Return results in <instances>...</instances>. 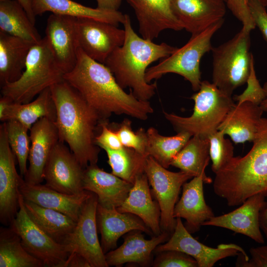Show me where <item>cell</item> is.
Here are the masks:
<instances>
[{
  "mask_svg": "<svg viewBox=\"0 0 267 267\" xmlns=\"http://www.w3.org/2000/svg\"><path fill=\"white\" fill-rule=\"evenodd\" d=\"M64 80L105 120L112 114L146 120L154 112L149 101L138 99L131 89L125 92L104 64L90 58L80 47L75 67L64 74Z\"/></svg>",
  "mask_w": 267,
  "mask_h": 267,
  "instance_id": "obj_1",
  "label": "cell"
},
{
  "mask_svg": "<svg viewBox=\"0 0 267 267\" xmlns=\"http://www.w3.org/2000/svg\"><path fill=\"white\" fill-rule=\"evenodd\" d=\"M59 140L66 143L84 168L96 164L100 152L95 142L106 121L64 80L52 85Z\"/></svg>",
  "mask_w": 267,
  "mask_h": 267,
  "instance_id": "obj_2",
  "label": "cell"
},
{
  "mask_svg": "<svg viewBox=\"0 0 267 267\" xmlns=\"http://www.w3.org/2000/svg\"><path fill=\"white\" fill-rule=\"evenodd\" d=\"M123 24L125 33L124 43L110 54L104 64L123 89L129 88L138 99L149 101L155 93L157 85L146 81L147 67L169 56L177 48L165 43L156 44L139 37L133 29L128 14H125Z\"/></svg>",
  "mask_w": 267,
  "mask_h": 267,
  "instance_id": "obj_3",
  "label": "cell"
},
{
  "mask_svg": "<svg viewBox=\"0 0 267 267\" xmlns=\"http://www.w3.org/2000/svg\"><path fill=\"white\" fill-rule=\"evenodd\" d=\"M250 150L233 157L215 174L213 190L229 206H239L250 197L267 192V118L260 119Z\"/></svg>",
  "mask_w": 267,
  "mask_h": 267,
  "instance_id": "obj_4",
  "label": "cell"
},
{
  "mask_svg": "<svg viewBox=\"0 0 267 267\" xmlns=\"http://www.w3.org/2000/svg\"><path fill=\"white\" fill-rule=\"evenodd\" d=\"M65 74L44 36L31 46L21 77L0 87L1 93L14 102L28 103L44 89L64 80Z\"/></svg>",
  "mask_w": 267,
  "mask_h": 267,
  "instance_id": "obj_5",
  "label": "cell"
},
{
  "mask_svg": "<svg viewBox=\"0 0 267 267\" xmlns=\"http://www.w3.org/2000/svg\"><path fill=\"white\" fill-rule=\"evenodd\" d=\"M190 99L194 101L192 114L187 117L163 111L165 119L177 132H185L192 136L208 137L218 127L235 105L232 96L221 91L213 83L201 82L199 89Z\"/></svg>",
  "mask_w": 267,
  "mask_h": 267,
  "instance_id": "obj_6",
  "label": "cell"
},
{
  "mask_svg": "<svg viewBox=\"0 0 267 267\" xmlns=\"http://www.w3.org/2000/svg\"><path fill=\"white\" fill-rule=\"evenodd\" d=\"M251 31L243 27L229 40L213 47L212 83L224 93L246 83L254 59L250 52Z\"/></svg>",
  "mask_w": 267,
  "mask_h": 267,
  "instance_id": "obj_7",
  "label": "cell"
},
{
  "mask_svg": "<svg viewBox=\"0 0 267 267\" xmlns=\"http://www.w3.org/2000/svg\"><path fill=\"white\" fill-rule=\"evenodd\" d=\"M224 19L214 24L205 30L191 35L189 41L169 56L163 58L156 65L146 71V81L150 82L167 73H175L183 77L191 84L192 89L197 91L201 83L200 64L202 57L211 51V40L222 27Z\"/></svg>",
  "mask_w": 267,
  "mask_h": 267,
  "instance_id": "obj_8",
  "label": "cell"
},
{
  "mask_svg": "<svg viewBox=\"0 0 267 267\" xmlns=\"http://www.w3.org/2000/svg\"><path fill=\"white\" fill-rule=\"evenodd\" d=\"M19 193V209L9 226L19 236L25 249L44 267H65L69 253L63 244L49 237L30 218Z\"/></svg>",
  "mask_w": 267,
  "mask_h": 267,
  "instance_id": "obj_9",
  "label": "cell"
},
{
  "mask_svg": "<svg viewBox=\"0 0 267 267\" xmlns=\"http://www.w3.org/2000/svg\"><path fill=\"white\" fill-rule=\"evenodd\" d=\"M144 170L152 188V194L160 208L162 231L172 235L176 224L174 210L180 189L185 182L193 178L181 171L173 172L168 170L151 156L146 158Z\"/></svg>",
  "mask_w": 267,
  "mask_h": 267,
  "instance_id": "obj_10",
  "label": "cell"
},
{
  "mask_svg": "<svg viewBox=\"0 0 267 267\" xmlns=\"http://www.w3.org/2000/svg\"><path fill=\"white\" fill-rule=\"evenodd\" d=\"M98 204L96 195L92 193L83 207L74 230L63 245L69 254L75 252L83 256L91 267H108L97 235Z\"/></svg>",
  "mask_w": 267,
  "mask_h": 267,
  "instance_id": "obj_11",
  "label": "cell"
},
{
  "mask_svg": "<svg viewBox=\"0 0 267 267\" xmlns=\"http://www.w3.org/2000/svg\"><path fill=\"white\" fill-rule=\"evenodd\" d=\"M84 170L70 148L59 141L51 151L44 168L45 184L63 193H80L85 190Z\"/></svg>",
  "mask_w": 267,
  "mask_h": 267,
  "instance_id": "obj_12",
  "label": "cell"
},
{
  "mask_svg": "<svg viewBox=\"0 0 267 267\" xmlns=\"http://www.w3.org/2000/svg\"><path fill=\"white\" fill-rule=\"evenodd\" d=\"M155 250L158 253L169 250L183 252L194 258L198 267H212L219 260L240 253L249 259L243 249L235 244H221L215 248L201 243L191 235L179 218H176L175 230L167 242L159 245Z\"/></svg>",
  "mask_w": 267,
  "mask_h": 267,
  "instance_id": "obj_13",
  "label": "cell"
},
{
  "mask_svg": "<svg viewBox=\"0 0 267 267\" xmlns=\"http://www.w3.org/2000/svg\"><path fill=\"white\" fill-rule=\"evenodd\" d=\"M79 47L90 58L104 64L108 57L124 42V29L107 22L76 18Z\"/></svg>",
  "mask_w": 267,
  "mask_h": 267,
  "instance_id": "obj_14",
  "label": "cell"
},
{
  "mask_svg": "<svg viewBox=\"0 0 267 267\" xmlns=\"http://www.w3.org/2000/svg\"><path fill=\"white\" fill-rule=\"evenodd\" d=\"M15 156L9 144L6 124L0 125V221L10 225L19 209V185L23 177L15 166Z\"/></svg>",
  "mask_w": 267,
  "mask_h": 267,
  "instance_id": "obj_15",
  "label": "cell"
},
{
  "mask_svg": "<svg viewBox=\"0 0 267 267\" xmlns=\"http://www.w3.org/2000/svg\"><path fill=\"white\" fill-rule=\"evenodd\" d=\"M267 192L255 194L247 199L235 210L224 215L214 216L203 225L222 227L246 235L255 242L264 244L260 225L261 211L267 206Z\"/></svg>",
  "mask_w": 267,
  "mask_h": 267,
  "instance_id": "obj_16",
  "label": "cell"
},
{
  "mask_svg": "<svg viewBox=\"0 0 267 267\" xmlns=\"http://www.w3.org/2000/svg\"><path fill=\"white\" fill-rule=\"evenodd\" d=\"M76 18L52 13L46 22L45 37L47 38L56 59L66 73L75 67L79 47Z\"/></svg>",
  "mask_w": 267,
  "mask_h": 267,
  "instance_id": "obj_17",
  "label": "cell"
},
{
  "mask_svg": "<svg viewBox=\"0 0 267 267\" xmlns=\"http://www.w3.org/2000/svg\"><path fill=\"white\" fill-rule=\"evenodd\" d=\"M134 9L139 32L144 39L153 41L164 30L183 29L174 12L172 0H126Z\"/></svg>",
  "mask_w": 267,
  "mask_h": 267,
  "instance_id": "obj_18",
  "label": "cell"
},
{
  "mask_svg": "<svg viewBox=\"0 0 267 267\" xmlns=\"http://www.w3.org/2000/svg\"><path fill=\"white\" fill-rule=\"evenodd\" d=\"M29 131V166L24 180L29 184H37L44 180L45 164L53 148L60 141L59 137L55 122L46 118L40 119Z\"/></svg>",
  "mask_w": 267,
  "mask_h": 267,
  "instance_id": "obj_19",
  "label": "cell"
},
{
  "mask_svg": "<svg viewBox=\"0 0 267 267\" xmlns=\"http://www.w3.org/2000/svg\"><path fill=\"white\" fill-rule=\"evenodd\" d=\"M172 2L176 17L191 35L223 19L227 6L223 0H172Z\"/></svg>",
  "mask_w": 267,
  "mask_h": 267,
  "instance_id": "obj_20",
  "label": "cell"
},
{
  "mask_svg": "<svg viewBox=\"0 0 267 267\" xmlns=\"http://www.w3.org/2000/svg\"><path fill=\"white\" fill-rule=\"evenodd\" d=\"M19 191L25 200L42 207L62 213L76 222L91 192L85 190L76 194H67L54 190L45 184H31L22 178Z\"/></svg>",
  "mask_w": 267,
  "mask_h": 267,
  "instance_id": "obj_21",
  "label": "cell"
},
{
  "mask_svg": "<svg viewBox=\"0 0 267 267\" xmlns=\"http://www.w3.org/2000/svg\"><path fill=\"white\" fill-rule=\"evenodd\" d=\"M133 183L112 173L104 171L96 164L84 170L83 187L95 194L98 204L107 208H117L128 196Z\"/></svg>",
  "mask_w": 267,
  "mask_h": 267,
  "instance_id": "obj_22",
  "label": "cell"
},
{
  "mask_svg": "<svg viewBox=\"0 0 267 267\" xmlns=\"http://www.w3.org/2000/svg\"><path fill=\"white\" fill-rule=\"evenodd\" d=\"M203 176L193 177L182 185L181 196L175 205L173 216L184 219L185 227L190 233L198 231L203 224L215 216L212 209L205 200Z\"/></svg>",
  "mask_w": 267,
  "mask_h": 267,
  "instance_id": "obj_23",
  "label": "cell"
},
{
  "mask_svg": "<svg viewBox=\"0 0 267 267\" xmlns=\"http://www.w3.org/2000/svg\"><path fill=\"white\" fill-rule=\"evenodd\" d=\"M96 220L101 234L100 244L105 254L116 249L118 239L126 233L135 230L152 233L138 217L120 212L115 208H107L98 204Z\"/></svg>",
  "mask_w": 267,
  "mask_h": 267,
  "instance_id": "obj_24",
  "label": "cell"
},
{
  "mask_svg": "<svg viewBox=\"0 0 267 267\" xmlns=\"http://www.w3.org/2000/svg\"><path fill=\"white\" fill-rule=\"evenodd\" d=\"M171 234L163 231L150 239L144 238L140 230L131 231L124 237L123 243L118 248L105 254L109 266L119 267L126 263H134L148 266L153 250L160 244L167 241Z\"/></svg>",
  "mask_w": 267,
  "mask_h": 267,
  "instance_id": "obj_25",
  "label": "cell"
},
{
  "mask_svg": "<svg viewBox=\"0 0 267 267\" xmlns=\"http://www.w3.org/2000/svg\"><path fill=\"white\" fill-rule=\"evenodd\" d=\"M152 196L147 177L145 173H142L136 177L128 196L117 209L138 217L155 235H158L163 232L160 226V208Z\"/></svg>",
  "mask_w": 267,
  "mask_h": 267,
  "instance_id": "obj_26",
  "label": "cell"
},
{
  "mask_svg": "<svg viewBox=\"0 0 267 267\" xmlns=\"http://www.w3.org/2000/svg\"><path fill=\"white\" fill-rule=\"evenodd\" d=\"M264 111L260 105L246 101L235 105L229 111L218 127L235 144L253 141Z\"/></svg>",
  "mask_w": 267,
  "mask_h": 267,
  "instance_id": "obj_27",
  "label": "cell"
},
{
  "mask_svg": "<svg viewBox=\"0 0 267 267\" xmlns=\"http://www.w3.org/2000/svg\"><path fill=\"white\" fill-rule=\"evenodd\" d=\"M35 44L0 32V86L17 81L25 67L29 50Z\"/></svg>",
  "mask_w": 267,
  "mask_h": 267,
  "instance_id": "obj_28",
  "label": "cell"
},
{
  "mask_svg": "<svg viewBox=\"0 0 267 267\" xmlns=\"http://www.w3.org/2000/svg\"><path fill=\"white\" fill-rule=\"evenodd\" d=\"M35 15L49 11L54 14L75 18H86L99 20L118 26L123 24L125 14L118 11H107L82 5L72 0H33Z\"/></svg>",
  "mask_w": 267,
  "mask_h": 267,
  "instance_id": "obj_29",
  "label": "cell"
},
{
  "mask_svg": "<svg viewBox=\"0 0 267 267\" xmlns=\"http://www.w3.org/2000/svg\"><path fill=\"white\" fill-rule=\"evenodd\" d=\"M43 118L54 122L56 119V107L50 88L43 90L29 102L22 104L12 101L0 114V120L2 122L15 120L29 130L35 123Z\"/></svg>",
  "mask_w": 267,
  "mask_h": 267,
  "instance_id": "obj_30",
  "label": "cell"
},
{
  "mask_svg": "<svg viewBox=\"0 0 267 267\" xmlns=\"http://www.w3.org/2000/svg\"><path fill=\"white\" fill-rule=\"evenodd\" d=\"M210 160L208 138L193 135L172 160L171 166L180 170L192 178L202 176L205 183L212 182L205 169Z\"/></svg>",
  "mask_w": 267,
  "mask_h": 267,
  "instance_id": "obj_31",
  "label": "cell"
},
{
  "mask_svg": "<svg viewBox=\"0 0 267 267\" xmlns=\"http://www.w3.org/2000/svg\"><path fill=\"white\" fill-rule=\"evenodd\" d=\"M24 200L26 210L32 221L52 239L63 244L77 222L59 211Z\"/></svg>",
  "mask_w": 267,
  "mask_h": 267,
  "instance_id": "obj_32",
  "label": "cell"
},
{
  "mask_svg": "<svg viewBox=\"0 0 267 267\" xmlns=\"http://www.w3.org/2000/svg\"><path fill=\"white\" fill-rule=\"evenodd\" d=\"M0 32L33 43L42 38L17 0L0 1Z\"/></svg>",
  "mask_w": 267,
  "mask_h": 267,
  "instance_id": "obj_33",
  "label": "cell"
},
{
  "mask_svg": "<svg viewBox=\"0 0 267 267\" xmlns=\"http://www.w3.org/2000/svg\"><path fill=\"white\" fill-rule=\"evenodd\" d=\"M146 155L151 156L159 164L168 168L180 150L192 135L187 132H180L173 136H163L154 127L146 131Z\"/></svg>",
  "mask_w": 267,
  "mask_h": 267,
  "instance_id": "obj_34",
  "label": "cell"
},
{
  "mask_svg": "<svg viewBox=\"0 0 267 267\" xmlns=\"http://www.w3.org/2000/svg\"><path fill=\"white\" fill-rule=\"evenodd\" d=\"M43 264L23 246L19 236L9 226L0 227V267H43Z\"/></svg>",
  "mask_w": 267,
  "mask_h": 267,
  "instance_id": "obj_35",
  "label": "cell"
},
{
  "mask_svg": "<svg viewBox=\"0 0 267 267\" xmlns=\"http://www.w3.org/2000/svg\"><path fill=\"white\" fill-rule=\"evenodd\" d=\"M112 173L121 178L134 183L136 177L144 173V167L147 157L135 150L123 147L118 150L104 149Z\"/></svg>",
  "mask_w": 267,
  "mask_h": 267,
  "instance_id": "obj_36",
  "label": "cell"
},
{
  "mask_svg": "<svg viewBox=\"0 0 267 267\" xmlns=\"http://www.w3.org/2000/svg\"><path fill=\"white\" fill-rule=\"evenodd\" d=\"M5 123L9 144L17 160L20 175L24 177L28 169L27 163L30 148L31 141L28 134L29 130L15 120Z\"/></svg>",
  "mask_w": 267,
  "mask_h": 267,
  "instance_id": "obj_37",
  "label": "cell"
},
{
  "mask_svg": "<svg viewBox=\"0 0 267 267\" xmlns=\"http://www.w3.org/2000/svg\"><path fill=\"white\" fill-rule=\"evenodd\" d=\"M224 136L222 132L218 130L208 137L211 168L215 174L225 166L234 155L232 143Z\"/></svg>",
  "mask_w": 267,
  "mask_h": 267,
  "instance_id": "obj_38",
  "label": "cell"
},
{
  "mask_svg": "<svg viewBox=\"0 0 267 267\" xmlns=\"http://www.w3.org/2000/svg\"><path fill=\"white\" fill-rule=\"evenodd\" d=\"M110 127L118 135L122 145L126 147L132 148L142 155H146L147 144L146 131L142 128L134 132L132 128V121L124 119L121 123H112Z\"/></svg>",
  "mask_w": 267,
  "mask_h": 267,
  "instance_id": "obj_39",
  "label": "cell"
},
{
  "mask_svg": "<svg viewBox=\"0 0 267 267\" xmlns=\"http://www.w3.org/2000/svg\"><path fill=\"white\" fill-rule=\"evenodd\" d=\"M246 83V89L240 94L234 95L233 100L236 101L238 104L249 101L260 105L265 99L266 95L256 74L254 59L251 63L250 72Z\"/></svg>",
  "mask_w": 267,
  "mask_h": 267,
  "instance_id": "obj_40",
  "label": "cell"
},
{
  "mask_svg": "<svg viewBox=\"0 0 267 267\" xmlns=\"http://www.w3.org/2000/svg\"><path fill=\"white\" fill-rule=\"evenodd\" d=\"M153 265L155 267H198L196 260L183 252L176 250L159 253Z\"/></svg>",
  "mask_w": 267,
  "mask_h": 267,
  "instance_id": "obj_41",
  "label": "cell"
},
{
  "mask_svg": "<svg viewBox=\"0 0 267 267\" xmlns=\"http://www.w3.org/2000/svg\"><path fill=\"white\" fill-rule=\"evenodd\" d=\"M226 4L232 14L242 23V27L251 31L255 28L247 0H227Z\"/></svg>",
  "mask_w": 267,
  "mask_h": 267,
  "instance_id": "obj_42",
  "label": "cell"
},
{
  "mask_svg": "<svg viewBox=\"0 0 267 267\" xmlns=\"http://www.w3.org/2000/svg\"><path fill=\"white\" fill-rule=\"evenodd\" d=\"M100 126V131L95 139L98 146L110 150H118L124 147L117 134L109 126L108 120L102 121Z\"/></svg>",
  "mask_w": 267,
  "mask_h": 267,
  "instance_id": "obj_43",
  "label": "cell"
},
{
  "mask_svg": "<svg viewBox=\"0 0 267 267\" xmlns=\"http://www.w3.org/2000/svg\"><path fill=\"white\" fill-rule=\"evenodd\" d=\"M251 258L244 260L240 256L236 266L241 267H267V245L252 248L250 250Z\"/></svg>",
  "mask_w": 267,
  "mask_h": 267,
  "instance_id": "obj_44",
  "label": "cell"
},
{
  "mask_svg": "<svg viewBox=\"0 0 267 267\" xmlns=\"http://www.w3.org/2000/svg\"><path fill=\"white\" fill-rule=\"evenodd\" d=\"M251 14L267 44V11L265 6L256 1L248 2Z\"/></svg>",
  "mask_w": 267,
  "mask_h": 267,
  "instance_id": "obj_45",
  "label": "cell"
},
{
  "mask_svg": "<svg viewBox=\"0 0 267 267\" xmlns=\"http://www.w3.org/2000/svg\"><path fill=\"white\" fill-rule=\"evenodd\" d=\"M65 267H91L87 260L77 252H71L66 261Z\"/></svg>",
  "mask_w": 267,
  "mask_h": 267,
  "instance_id": "obj_46",
  "label": "cell"
},
{
  "mask_svg": "<svg viewBox=\"0 0 267 267\" xmlns=\"http://www.w3.org/2000/svg\"><path fill=\"white\" fill-rule=\"evenodd\" d=\"M97 8L107 11H118L122 0H96Z\"/></svg>",
  "mask_w": 267,
  "mask_h": 267,
  "instance_id": "obj_47",
  "label": "cell"
},
{
  "mask_svg": "<svg viewBox=\"0 0 267 267\" xmlns=\"http://www.w3.org/2000/svg\"><path fill=\"white\" fill-rule=\"evenodd\" d=\"M28 15L31 21L35 24L36 21V16L35 15L33 9V0H17Z\"/></svg>",
  "mask_w": 267,
  "mask_h": 267,
  "instance_id": "obj_48",
  "label": "cell"
},
{
  "mask_svg": "<svg viewBox=\"0 0 267 267\" xmlns=\"http://www.w3.org/2000/svg\"><path fill=\"white\" fill-rule=\"evenodd\" d=\"M260 225L267 239V206L260 212Z\"/></svg>",
  "mask_w": 267,
  "mask_h": 267,
  "instance_id": "obj_49",
  "label": "cell"
},
{
  "mask_svg": "<svg viewBox=\"0 0 267 267\" xmlns=\"http://www.w3.org/2000/svg\"><path fill=\"white\" fill-rule=\"evenodd\" d=\"M264 89L266 97L260 105L264 112H267V82H265L263 86Z\"/></svg>",
  "mask_w": 267,
  "mask_h": 267,
  "instance_id": "obj_50",
  "label": "cell"
},
{
  "mask_svg": "<svg viewBox=\"0 0 267 267\" xmlns=\"http://www.w3.org/2000/svg\"><path fill=\"white\" fill-rule=\"evenodd\" d=\"M247 0L248 2L249 1H256L260 3L261 4H262L265 7L267 6V0Z\"/></svg>",
  "mask_w": 267,
  "mask_h": 267,
  "instance_id": "obj_51",
  "label": "cell"
},
{
  "mask_svg": "<svg viewBox=\"0 0 267 267\" xmlns=\"http://www.w3.org/2000/svg\"><path fill=\"white\" fill-rule=\"evenodd\" d=\"M225 2H226L227 0H223Z\"/></svg>",
  "mask_w": 267,
  "mask_h": 267,
  "instance_id": "obj_52",
  "label": "cell"
},
{
  "mask_svg": "<svg viewBox=\"0 0 267 267\" xmlns=\"http://www.w3.org/2000/svg\"><path fill=\"white\" fill-rule=\"evenodd\" d=\"M2 0H0V1H2Z\"/></svg>",
  "mask_w": 267,
  "mask_h": 267,
  "instance_id": "obj_53",
  "label": "cell"
}]
</instances>
